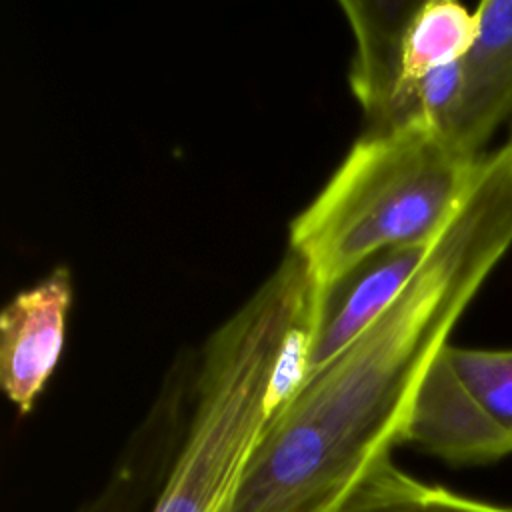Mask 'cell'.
Returning a JSON list of instances; mask_svg holds the SVG:
<instances>
[{
  "label": "cell",
  "mask_w": 512,
  "mask_h": 512,
  "mask_svg": "<svg viewBox=\"0 0 512 512\" xmlns=\"http://www.w3.org/2000/svg\"><path fill=\"white\" fill-rule=\"evenodd\" d=\"M504 148L508 150V154H510V158H512V120H510V134H508V142L504 144Z\"/></svg>",
  "instance_id": "8fae6325"
},
{
  "label": "cell",
  "mask_w": 512,
  "mask_h": 512,
  "mask_svg": "<svg viewBox=\"0 0 512 512\" xmlns=\"http://www.w3.org/2000/svg\"><path fill=\"white\" fill-rule=\"evenodd\" d=\"M446 348L418 388L404 444L458 466L488 464L512 454V434L494 422L468 392Z\"/></svg>",
  "instance_id": "5b68a950"
},
{
  "label": "cell",
  "mask_w": 512,
  "mask_h": 512,
  "mask_svg": "<svg viewBox=\"0 0 512 512\" xmlns=\"http://www.w3.org/2000/svg\"><path fill=\"white\" fill-rule=\"evenodd\" d=\"M476 38L462 60V92L446 138L464 154L482 146L504 120H512V0L476 6Z\"/></svg>",
  "instance_id": "52a82bcc"
},
{
  "label": "cell",
  "mask_w": 512,
  "mask_h": 512,
  "mask_svg": "<svg viewBox=\"0 0 512 512\" xmlns=\"http://www.w3.org/2000/svg\"><path fill=\"white\" fill-rule=\"evenodd\" d=\"M446 356L476 402L512 434V348H462L448 344Z\"/></svg>",
  "instance_id": "30bf717a"
},
{
  "label": "cell",
  "mask_w": 512,
  "mask_h": 512,
  "mask_svg": "<svg viewBox=\"0 0 512 512\" xmlns=\"http://www.w3.org/2000/svg\"><path fill=\"white\" fill-rule=\"evenodd\" d=\"M338 512H512V506L422 482L400 470L388 456L366 474Z\"/></svg>",
  "instance_id": "9c48e42d"
},
{
  "label": "cell",
  "mask_w": 512,
  "mask_h": 512,
  "mask_svg": "<svg viewBox=\"0 0 512 512\" xmlns=\"http://www.w3.org/2000/svg\"><path fill=\"white\" fill-rule=\"evenodd\" d=\"M72 298V274L58 266L0 312V386L22 416L34 410L60 364Z\"/></svg>",
  "instance_id": "277c9868"
},
{
  "label": "cell",
  "mask_w": 512,
  "mask_h": 512,
  "mask_svg": "<svg viewBox=\"0 0 512 512\" xmlns=\"http://www.w3.org/2000/svg\"><path fill=\"white\" fill-rule=\"evenodd\" d=\"M480 156L424 126L366 130L290 224L288 250L306 264L318 296L380 250L434 240Z\"/></svg>",
  "instance_id": "3957f363"
},
{
  "label": "cell",
  "mask_w": 512,
  "mask_h": 512,
  "mask_svg": "<svg viewBox=\"0 0 512 512\" xmlns=\"http://www.w3.org/2000/svg\"><path fill=\"white\" fill-rule=\"evenodd\" d=\"M432 242L380 250L320 296L304 382L348 348L396 300L424 262Z\"/></svg>",
  "instance_id": "8992f818"
},
{
  "label": "cell",
  "mask_w": 512,
  "mask_h": 512,
  "mask_svg": "<svg viewBox=\"0 0 512 512\" xmlns=\"http://www.w3.org/2000/svg\"><path fill=\"white\" fill-rule=\"evenodd\" d=\"M512 246V158L480 156L462 202L396 300L266 424L228 512H338L404 444L418 388Z\"/></svg>",
  "instance_id": "6da1fadb"
},
{
  "label": "cell",
  "mask_w": 512,
  "mask_h": 512,
  "mask_svg": "<svg viewBox=\"0 0 512 512\" xmlns=\"http://www.w3.org/2000/svg\"><path fill=\"white\" fill-rule=\"evenodd\" d=\"M476 38V14L452 0L416 2L400 36V84L374 132L388 130L406 90L426 74L462 62Z\"/></svg>",
  "instance_id": "ba28073f"
},
{
  "label": "cell",
  "mask_w": 512,
  "mask_h": 512,
  "mask_svg": "<svg viewBox=\"0 0 512 512\" xmlns=\"http://www.w3.org/2000/svg\"><path fill=\"white\" fill-rule=\"evenodd\" d=\"M316 312V286L288 250L208 336L192 366H174L112 474L78 512H228L270 412L290 332Z\"/></svg>",
  "instance_id": "7a4b0ae2"
}]
</instances>
